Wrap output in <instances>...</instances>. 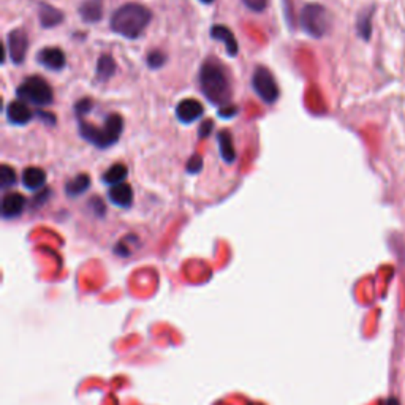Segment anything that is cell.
<instances>
[{
    "label": "cell",
    "mask_w": 405,
    "mask_h": 405,
    "mask_svg": "<svg viewBox=\"0 0 405 405\" xmlns=\"http://www.w3.org/2000/svg\"><path fill=\"white\" fill-rule=\"evenodd\" d=\"M152 13L141 3H126L113 13L110 25L114 34L130 40L138 38L148 27Z\"/></svg>",
    "instance_id": "1"
},
{
    "label": "cell",
    "mask_w": 405,
    "mask_h": 405,
    "mask_svg": "<svg viewBox=\"0 0 405 405\" xmlns=\"http://www.w3.org/2000/svg\"><path fill=\"white\" fill-rule=\"evenodd\" d=\"M200 87L212 105L227 106L231 100V87L228 76L219 62L206 60L200 70Z\"/></svg>",
    "instance_id": "2"
},
{
    "label": "cell",
    "mask_w": 405,
    "mask_h": 405,
    "mask_svg": "<svg viewBox=\"0 0 405 405\" xmlns=\"http://www.w3.org/2000/svg\"><path fill=\"white\" fill-rule=\"evenodd\" d=\"M301 27L305 34L314 38H321L329 32L331 16L329 12L320 3H308L301 12Z\"/></svg>",
    "instance_id": "3"
},
{
    "label": "cell",
    "mask_w": 405,
    "mask_h": 405,
    "mask_svg": "<svg viewBox=\"0 0 405 405\" xmlns=\"http://www.w3.org/2000/svg\"><path fill=\"white\" fill-rule=\"evenodd\" d=\"M18 97L37 106H48L53 103L54 95L51 86L41 76H30L18 87Z\"/></svg>",
    "instance_id": "4"
},
{
    "label": "cell",
    "mask_w": 405,
    "mask_h": 405,
    "mask_svg": "<svg viewBox=\"0 0 405 405\" xmlns=\"http://www.w3.org/2000/svg\"><path fill=\"white\" fill-rule=\"evenodd\" d=\"M252 87L257 95L266 103H274L279 98V86L266 67H258L252 76Z\"/></svg>",
    "instance_id": "5"
},
{
    "label": "cell",
    "mask_w": 405,
    "mask_h": 405,
    "mask_svg": "<svg viewBox=\"0 0 405 405\" xmlns=\"http://www.w3.org/2000/svg\"><path fill=\"white\" fill-rule=\"evenodd\" d=\"M7 48L10 53V59L13 64H23L29 49V37L24 29H14L8 34L7 38Z\"/></svg>",
    "instance_id": "6"
},
{
    "label": "cell",
    "mask_w": 405,
    "mask_h": 405,
    "mask_svg": "<svg viewBox=\"0 0 405 405\" xmlns=\"http://www.w3.org/2000/svg\"><path fill=\"white\" fill-rule=\"evenodd\" d=\"M80 135L86 141L92 143L93 146L100 148V149H106L113 146V143L108 138V135L103 127H95L93 124L86 122L84 119H80Z\"/></svg>",
    "instance_id": "7"
},
{
    "label": "cell",
    "mask_w": 405,
    "mask_h": 405,
    "mask_svg": "<svg viewBox=\"0 0 405 405\" xmlns=\"http://www.w3.org/2000/svg\"><path fill=\"white\" fill-rule=\"evenodd\" d=\"M205 113V108H202L201 103L195 98H185V100L179 102L178 106H176V116L181 122L184 124H192L202 116Z\"/></svg>",
    "instance_id": "8"
},
{
    "label": "cell",
    "mask_w": 405,
    "mask_h": 405,
    "mask_svg": "<svg viewBox=\"0 0 405 405\" xmlns=\"http://www.w3.org/2000/svg\"><path fill=\"white\" fill-rule=\"evenodd\" d=\"M37 60L46 69L59 71L65 67L67 59L64 51L59 48H45L37 54Z\"/></svg>",
    "instance_id": "9"
},
{
    "label": "cell",
    "mask_w": 405,
    "mask_h": 405,
    "mask_svg": "<svg viewBox=\"0 0 405 405\" xmlns=\"http://www.w3.org/2000/svg\"><path fill=\"white\" fill-rule=\"evenodd\" d=\"M7 117L10 122L14 124V126H25V124L32 121L34 113L24 102L16 100V102L8 103Z\"/></svg>",
    "instance_id": "10"
},
{
    "label": "cell",
    "mask_w": 405,
    "mask_h": 405,
    "mask_svg": "<svg viewBox=\"0 0 405 405\" xmlns=\"http://www.w3.org/2000/svg\"><path fill=\"white\" fill-rule=\"evenodd\" d=\"M108 196H110V201L113 205H116L119 207H130L133 201V190L130 184L122 183L113 185L110 192H108Z\"/></svg>",
    "instance_id": "11"
},
{
    "label": "cell",
    "mask_w": 405,
    "mask_h": 405,
    "mask_svg": "<svg viewBox=\"0 0 405 405\" xmlns=\"http://www.w3.org/2000/svg\"><path fill=\"white\" fill-rule=\"evenodd\" d=\"M211 37L216 40H222L223 43H225L227 53L231 57H236L238 53H240V46H238L235 35H233L231 30L225 27V25H214V27L211 29Z\"/></svg>",
    "instance_id": "12"
},
{
    "label": "cell",
    "mask_w": 405,
    "mask_h": 405,
    "mask_svg": "<svg viewBox=\"0 0 405 405\" xmlns=\"http://www.w3.org/2000/svg\"><path fill=\"white\" fill-rule=\"evenodd\" d=\"M25 206V200L24 196L21 194H8L3 196V201H2V214L3 217H16L19 216L21 212H23Z\"/></svg>",
    "instance_id": "13"
},
{
    "label": "cell",
    "mask_w": 405,
    "mask_h": 405,
    "mask_svg": "<svg viewBox=\"0 0 405 405\" xmlns=\"http://www.w3.org/2000/svg\"><path fill=\"white\" fill-rule=\"evenodd\" d=\"M38 16L40 23L43 27H54V25L60 24L64 21V13L60 10H57L53 5L41 3L38 8Z\"/></svg>",
    "instance_id": "14"
},
{
    "label": "cell",
    "mask_w": 405,
    "mask_h": 405,
    "mask_svg": "<svg viewBox=\"0 0 405 405\" xmlns=\"http://www.w3.org/2000/svg\"><path fill=\"white\" fill-rule=\"evenodd\" d=\"M80 14L86 23H97L103 14V0H86L80 7Z\"/></svg>",
    "instance_id": "15"
},
{
    "label": "cell",
    "mask_w": 405,
    "mask_h": 405,
    "mask_svg": "<svg viewBox=\"0 0 405 405\" xmlns=\"http://www.w3.org/2000/svg\"><path fill=\"white\" fill-rule=\"evenodd\" d=\"M23 184L30 190H38L46 184V173L37 166H30L24 171Z\"/></svg>",
    "instance_id": "16"
},
{
    "label": "cell",
    "mask_w": 405,
    "mask_h": 405,
    "mask_svg": "<svg viewBox=\"0 0 405 405\" xmlns=\"http://www.w3.org/2000/svg\"><path fill=\"white\" fill-rule=\"evenodd\" d=\"M217 141H219V146H220V154L223 160H225L227 163H233L236 159V150L235 146H233V137L230 132H227V130H222L219 133V137H217Z\"/></svg>",
    "instance_id": "17"
},
{
    "label": "cell",
    "mask_w": 405,
    "mask_h": 405,
    "mask_svg": "<svg viewBox=\"0 0 405 405\" xmlns=\"http://www.w3.org/2000/svg\"><path fill=\"white\" fill-rule=\"evenodd\" d=\"M127 174H128V170H127V166L126 165H122V163H116V165H113V166H110V168H108L106 171H105V174L102 176V181L105 184H108V185H117V184H122L124 181H126V178H127Z\"/></svg>",
    "instance_id": "18"
},
{
    "label": "cell",
    "mask_w": 405,
    "mask_h": 405,
    "mask_svg": "<svg viewBox=\"0 0 405 405\" xmlns=\"http://www.w3.org/2000/svg\"><path fill=\"white\" fill-rule=\"evenodd\" d=\"M103 128H105V132L108 135V138H110V141L113 144L117 143V139L121 138V133L124 130L122 117L119 116V114H110V116L106 117L105 124H103Z\"/></svg>",
    "instance_id": "19"
},
{
    "label": "cell",
    "mask_w": 405,
    "mask_h": 405,
    "mask_svg": "<svg viewBox=\"0 0 405 405\" xmlns=\"http://www.w3.org/2000/svg\"><path fill=\"white\" fill-rule=\"evenodd\" d=\"M91 187V178L89 174H78L76 178H73L70 181L69 184L65 187V192L69 196H80L84 194V192Z\"/></svg>",
    "instance_id": "20"
},
{
    "label": "cell",
    "mask_w": 405,
    "mask_h": 405,
    "mask_svg": "<svg viewBox=\"0 0 405 405\" xmlns=\"http://www.w3.org/2000/svg\"><path fill=\"white\" fill-rule=\"evenodd\" d=\"M116 73V62L111 56L103 54L100 56V59L97 62V78L100 81H108L110 78Z\"/></svg>",
    "instance_id": "21"
},
{
    "label": "cell",
    "mask_w": 405,
    "mask_h": 405,
    "mask_svg": "<svg viewBox=\"0 0 405 405\" xmlns=\"http://www.w3.org/2000/svg\"><path fill=\"white\" fill-rule=\"evenodd\" d=\"M372 13L373 10H369V12L360 14V19H358L356 23L358 34H360V37H362L364 40L371 38V34H372Z\"/></svg>",
    "instance_id": "22"
},
{
    "label": "cell",
    "mask_w": 405,
    "mask_h": 405,
    "mask_svg": "<svg viewBox=\"0 0 405 405\" xmlns=\"http://www.w3.org/2000/svg\"><path fill=\"white\" fill-rule=\"evenodd\" d=\"M0 183H2L3 189L7 187H12L16 184V171H14L12 166L2 165L0 166Z\"/></svg>",
    "instance_id": "23"
},
{
    "label": "cell",
    "mask_w": 405,
    "mask_h": 405,
    "mask_svg": "<svg viewBox=\"0 0 405 405\" xmlns=\"http://www.w3.org/2000/svg\"><path fill=\"white\" fill-rule=\"evenodd\" d=\"M165 54L160 53V51H152V53L148 56V65L154 70L160 69V67L165 64Z\"/></svg>",
    "instance_id": "24"
},
{
    "label": "cell",
    "mask_w": 405,
    "mask_h": 405,
    "mask_svg": "<svg viewBox=\"0 0 405 405\" xmlns=\"http://www.w3.org/2000/svg\"><path fill=\"white\" fill-rule=\"evenodd\" d=\"M92 105L93 102L91 100V98H82V100L78 102L75 105V113L78 114V117L84 119V114H87L92 110Z\"/></svg>",
    "instance_id": "25"
},
{
    "label": "cell",
    "mask_w": 405,
    "mask_h": 405,
    "mask_svg": "<svg viewBox=\"0 0 405 405\" xmlns=\"http://www.w3.org/2000/svg\"><path fill=\"white\" fill-rule=\"evenodd\" d=\"M201 168H202V159L200 157L198 154H195L194 157L190 159V162L187 163V173L196 174V173H200Z\"/></svg>",
    "instance_id": "26"
},
{
    "label": "cell",
    "mask_w": 405,
    "mask_h": 405,
    "mask_svg": "<svg viewBox=\"0 0 405 405\" xmlns=\"http://www.w3.org/2000/svg\"><path fill=\"white\" fill-rule=\"evenodd\" d=\"M242 2L252 12H263L268 7V0H242Z\"/></svg>",
    "instance_id": "27"
},
{
    "label": "cell",
    "mask_w": 405,
    "mask_h": 405,
    "mask_svg": "<svg viewBox=\"0 0 405 405\" xmlns=\"http://www.w3.org/2000/svg\"><path fill=\"white\" fill-rule=\"evenodd\" d=\"M212 128H214V122L211 121V119H207V121H205L200 126V130H198V135L200 138H207L209 135L212 133Z\"/></svg>",
    "instance_id": "28"
},
{
    "label": "cell",
    "mask_w": 405,
    "mask_h": 405,
    "mask_svg": "<svg viewBox=\"0 0 405 405\" xmlns=\"http://www.w3.org/2000/svg\"><path fill=\"white\" fill-rule=\"evenodd\" d=\"M238 113V108L236 106H222L220 108V111H219V114L222 117H233L235 116V114Z\"/></svg>",
    "instance_id": "29"
},
{
    "label": "cell",
    "mask_w": 405,
    "mask_h": 405,
    "mask_svg": "<svg viewBox=\"0 0 405 405\" xmlns=\"http://www.w3.org/2000/svg\"><path fill=\"white\" fill-rule=\"evenodd\" d=\"M386 405H401V404H399V401L396 397H389L386 401Z\"/></svg>",
    "instance_id": "30"
},
{
    "label": "cell",
    "mask_w": 405,
    "mask_h": 405,
    "mask_svg": "<svg viewBox=\"0 0 405 405\" xmlns=\"http://www.w3.org/2000/svg\"><path fill=\"white\" fill-rule=\"evenodd\" d=\"M200 2H202V3H212V2H214V0H200Z\"/></svg>",
    "instance_id": "31"
}]
</instances>
